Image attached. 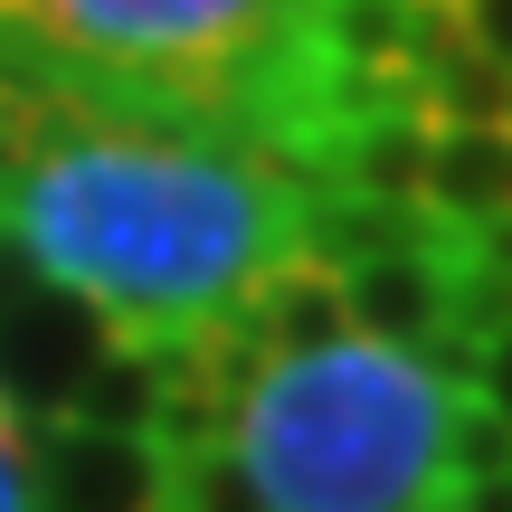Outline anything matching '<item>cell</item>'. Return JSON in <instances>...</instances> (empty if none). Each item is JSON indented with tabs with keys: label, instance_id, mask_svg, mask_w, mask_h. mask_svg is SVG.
I'll use <instances>...</instances> for the list:
<instances>
[{
	"label": "cell",
	"instance_id": "7",
	"mask_svg": "<svg viewBox=\"0 0 512 512\" xmlns=\"http://www.w3.org/2000/svg\"><path fill=\"white\" fill-rule=\"evenodd\" d=\"M465 399H475L484 418L512 427V323H494L475 351H465Z\"/></svg>",
	"mask_w": 512,
	"mask_h": 512
},
{
	"label": "cell",
	"instance_id": "10",
	"mask_svg": "<svg viewBox=\"0 0 512 512\" xmlns=\"http://www.w3.org/2000/svg\"><path fill=\"white\" fill-rule=\"evenodd\" d=\"M418 10H446V0H418Z\"/></svg>",
	"mask_w": 512,
	"mask_h": 512
},
{
	"label": "cell",
	"instance_id": "2",
	"mask_svg": "<svg viewBox=\"0 0 512 512\" xmlns=\"http://www.w3.org/2000/svg\"><path fill=\"white\" fill-rule=\"evenodd\" d=\"M0 67L76 105L238 143L313 190L342 152L323 0H0Z\"/></svg>",
	"mask_w": 512,
	"mask_h": 512
},
{
	"label": "cell",
	"instance_id": "1",
	"mask_svg": "<svg viewBox=\"0 0 512 512\" xmlns=\"http://www.w3.org/2000/svg\"><path fill=\"white\" fill-rule=\"evenodd\" d=\"M304 219L313 181L294 171L0 67V228L114 351L181 361L238 332L256 285L304 256Z\"/></svg>",
	"mask_w": 512,
	"mask_h": 512
},
{
	"label": "cell",
	"instance_id": "6",
	"mask_svg": "<svg viewBox=\"0 0 512 512\" xmlns=\"http://www.w3.org/2000/svg\"><path fill=\"white\" fill-rule=\"evenodd\" d=\"M171 512H266V494L247 484L238 446L209 437V446H181L171 456Z\"/></svg>",
	"mask_w": 512,
	"mask_h": 512
},
{
	"label": "cell",
	"instance_id": "12",
	"mask_svg": "<svg viewBox=\"0 0 512 512\" xmlns=\"http://www.w3.org/2000/svg\"><path fill=\"white\" fill-rule=\"evenodd\" d=\"M503 133H512V124H503Z\"/></svg>",
	"mask_w": 512,
	"mask_h": 512
},
{
	"label": "cell",
	"instance_id": "11",
	"mask_svg": "<svg viewBox=\"0 0 512 512\" xmlns=\"http://www.w3.org/2000/svg\"><path fill=\"white\" fill-rule=\"evenodd\" d=\"M503 484H512V475H503Z\"/></svg>",
	"mask_w": 512,
	"mask_h": 512
},
{
	"label": "cell",
	"instance_id": "4",
	"mask_svg": "<svg viewBox=\"0 0 512 512\" xmlns=\"http://www.w3.org/2000/svg\"><path fill=\"white\" fill-rule=\"evenodd\" d=\"M29 503L38 512H171V456L152 437L48 418L29 427Z\"/></svg>",
	"mask_w": 512,
	"mask_h": 512
},
{
	"label": "cell",
	"instance_id": "9",
	"mask_svg": "<svg viewBox=\"0 0 512 512\" xmlns=\"http://www.w3.org/2000/svg\"><path fill=\"white\" fill-rule=\"evenodd\" d=\"M0 512H38L29 503V427H19L10 399H0Z\"/></svg>",
	"mask_w": 512,
	"mask_h": 512
},
{
	"label": "cell",
	"instance_id": "3",
	"mask_svg": "<svg viewBox=\"0 0 512 512\" xmlns=\"http://www.w3.org/2000/svg\"><path fill=\"white\" fill-rule=\"evenodd\" d=\"M465 380L427 351L342 342L256 361L228 399V446L266 512H456V437Z\"/></svg>",
	"mask_w": 512,
	"mask_h": 512
},
{
	"label": "cell",
	"instance_id": "5",
	"mask_svg": "<svg viewBox=\"0 0 512 512\" xmlns=\"http://www.w3.org/2000/svg\"><path fill=\"white\" fill-rule=\"evenodd\" d=\"M418 209L456 238L512 228V133L475 124V133H427V171H418Z\"/></svg>",
	"mask_w": 512,
	"mask_h": 512
},
{
	"label": "cell",
	"instance_id": "8",
	"mask_svg": "<svg viewBox=\"0 0 512 512\" xmlns=\"http://www.w3.org/2000/svg\"><path fill=\"white\" fill-rule=\"evenodd\" d=\"M446 19H456V38L484 57V67L512 76V0H446Z\"/></svg>",
	"mask_w": 512,
	"mask_h": 512
}]
</instances>
